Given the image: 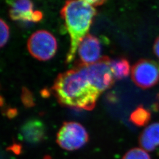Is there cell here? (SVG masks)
I'll return each instance as SVG.
<instances>
[{"label":"cell","instance_id":"1","mask_svg":"<svg viewBox=\"0 0 159 159\" xmlns=\"http://www.w3.org/2000/svg\"><path fill=\"white\" fill-rule=\"evenodd\" d=\"M52 90L61 105L91 110L94 108L100 92L93 85L82 66L57 76Z\"/></svg>","mask_w":159,"mask_h":159},{"label":"cell","instance_id":"2","mask_svg":"<svg viewBox=\"0 0 159 159\" xmlns=\"http://www.w3.org/2000/svg\"><path fill=\"white\" fill-rule=\"evenodd\" d=\"M96 12L94 7L90 5L87 0L66 2L61 10V15L71 40L66 63H71L73 60L80 44L87 35Z\"/></svg>","mask_w":159,"mask_h":159},{"label":"cell","instance_id":"3","mask_svg":"<svg viewBox=\"0 0 159 159\" xmlns=\"http://www.w3.org/2000/svg\"><path fill=\"white\" fill-rule=\"evenodd\" d=\"M89 135L85 128L77 122H65L57 134V144L67 151L78 150L87 143Z\"/></svg>","mask_w":159,"mask_h":159},{"label":"cell","instance_id":"4","mask_svg":"<svg viewBox=\"0 0 159 159\" xmlns=\"http://www.w3.org/2000/svg\"><path fill=\"white\" fill-rule=\"evenodd\" d=\"M27 47L31 55L40 61L51 59L57 51V41L46 30H39L29 38Z\"/></svg>","mask_w":159,"mask_h":159},{"label":"cell","instance_id":"5","mask_svg":"<svg viewBox=\"0 0 159 159\" xmlns=\"http://www.w3.org/2000/svg\"><path fill=\"white\" fill-rule=\"evenodd\" d=\"M110 60L109 57L104 56L94 64L81 65L91 84L100 93L113 85L114 79L110 67Z\"/></svg>","mask_w":159,"mask_h":159},{"label":"cell","instance_id":"6","mask_svg":"<svg viewBox=\"0 0 159 159\" xmlns=\"http://www.w3.org/2000/svg\"><path fill=\"white\" fill-rule=\"evenodd\" d=\"M131 79L140 88L150 89L159 83V66L152 60L141 59L131 68Z\"/></svg>","mask_w":159,"mask_h":159},{"label":"cell","instance_id":"7","mask_svg":"<svg viewBox=\"0 0 159 159\" xmlns=\"http://www.w3.org/2000/svg\"><path fill=\"white\" fill-rule=\"evenodd\" d=\"M7 3L11 7L9 15L12 20L37 23L43 18L41 12L33 11V4L30 1H7Z\"/></svg>","mask_w":159,"mask_h":159},{"label":"cell","instance_id":"8","mask_svg":"<svg viewBox=\"0 0 159 159\" xmlns=\"http://www.w3.org/2000/svg\"><path fill=\"white\" fill-rule=\"evenodd\" d=\"M102 47L96 37L88 34L78 48L79 61L77 64L90 65L96 63L102 57Z\"/></svg>","mask_w":159,"mask_h":159},{"label":"cell","instance_id":"9","mask_svg":"<svg viewBox=\"0 0 159 159\" xmlns=\"http://www.w3.org/2000/svg\"><path fill=\"white\" fill-rule=\"evenodd\" d=\"M20 135L25 142L36 144L41 142L45 138L46 127L41 120L31 119L21 127Z\"/></svg>","mask_w":159,"mask_h":159},{"label":"cell","instance_id":"10","mask_svg":"<svg viewBox=\"0 0 159 159\" xmlns=\"http://www.w3.org/2000/svg\"><path fill=\"white\" fill-rule=\"evenodd\" d=\"M139 143L142 148L148 152H153L159 146V123L146 127L139 136Z\"/></svg>","mask_w":159,"mask_h":159},{"label":"cell","instance_id":"11","mask_svg":"<svg viewBox=\"0 0 159 159\" xmlns=\"http://www.w3.org/2000/svg\"><path fill=\"white\" fill-rule=\"evenodd\" d=\"M110 67L114 79L116 80L123 79L130 73V64L125 58L110 60Z\"/></svg>","mask_w":159,"mask_h":159},{"label":"cell","instance_id":"12","mask_svg":"<svg viewBox=\"0 0 159 159\" xmlns=\"http://www.w3.org/2000/svg\"><path fill=\"white\" fill-rule=\"evenodd\" d=\"M151 113L142 105L138 106L130 114V120L137 127H144L148 125L151 120Z\"/></svg>","mask_w":159,"mask_h":159},{"label":"cell","instance_id":"13","mask_svg":"<svg viewBox=\"0 0 159 159\" xmlns=\"http://www.w3.org/2000/svg\"><path fill=\"white\" fill-rule=\"evenodd\" d=\"M122 159H151L149 154L143 148H133L124 155Z\"/></svg>","mask_w":159,"mask_h":159},{"label":"cell","instance_id":"14","mask_svg":"<svg viewBox=\"0 0 159 159\" xmlns=\"http://www.w3.org/2000/svg\"><path fill=\"white\" fill-rule=\"evenodd\" d=\"M21 101L26 107H32L34 106L33 95L25 87H23L21 94Z\"/></svg>","mask_w":159,"mask_h":159},{"label":"cell","instance_id":"15","mask_svg":"<svg viewBox=\"0 0 159 159\" xmlns=\"http://www.w3.org/2000/svg\"><path fill=\"white\" fill-rule=\"evenodd\" d=\"M1 47H3L6 45L9 38V27L2 19H1Z\"/></svg>","mask_w":159,"mask_h":159},{"label":"cell","instance_id":"16","mask_svg":"<svg viewBox=\"0 0 159 159\" xmlns=\"http://www.w3.org/2000/svg\"><path fill=\"white\" fill-rule=\"evenodd\" d=\"M153 50L156 56L159 58V36L154 43Z\"/></svg>","mask_w":159,"mask_h":159},{"label":"cell","instance_id":"17","mask_svg":"<svg viewBox=\"0 0 159 159\" xmlns=\"http://www.w3.org/2000/svg\"><path fill=\"white\" fill-rule=\"evenodd\" d=\"M17 114V110L16 108H8L7 110L6 115L9 118H12L15 117Z\"/></svg>","mask_w":159,"mask_h":159},{"label":"cell","instance_id":"18","mask_svg":"<svg viewBox=\"0 0 159 159\" xmlns=\"http://www.w3.org/2000/svg\"><path fill=\"white\" fill-rule=\"evenodd\" d=\"M90 5L93 7H96V6H102L103 4H104L106 2L105 1H87Z\"/></svg>","mask_w":159,"mask_h":159},{"label":"cell","instance_id":"19","mask_svg":"<svg viewBox=\"0 0 159 159\" xmlns=\"http://www.w3.org/2000/svg\"><path fill=\"white\" fill-rule=\"evenodd\" d=\"M152 108L154 111H158L159 110V104L158 102H155L152 106Z\"/></svg>","mask_w":159,"mask_h":159},{"label":"cell","instance_id":"20","mask_svg":"<svg viewBox=\"0 0 159 159\" xmlns=\"http://www.w3.org/2000/svg\"><path fill=\"white\" fill-rule=\"evenodd\" d=\"M158 97H159V94H158Z\"/></svg>","mask_w":159,"mask_h":159},{"label":"cell","instance_id":"21","mask_svg":"<svg viewBox=\"0 0 159 159\" xmlns=\"http://www.w3.org/2000/svg\"></svg>","mask_w":159,"mask_h":159}]
</instances>
